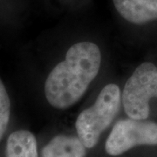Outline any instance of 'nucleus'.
Returning <instances> with one entry per match:
<instances>
[{"label": "nucleus", "mask_w": 157, "mask_h": 157, "mask_svg": "<svg viewBox=\"0 0 157 157\" xmlns=\"http://www.w3.org/2000/svg\"><path fill=\"white\" fill-rule=\"evenodd\" d=\"M152 98H157V67L151 62H144L136 67L125 84L121 94L124 111L129 118L147 120Z\"/></svg>", "instance_id": "7ed1b4c3"}, {"label": "nucleus", "mask_w": 157, "mask_h": 157, "mask_svg": "<svg viewBox=\"0 0 157 157\" xmlns=\"http://www.w3.org/2000/svg\"><path fill=\"white\" fill-rule=\"evenodd\" d=\"M118 13L127 21L142 25L157 20V0H113Z\"/></svg>", "instance_id": "39448f33"}, {"label": "nucleus", "mask_w": 157, "mask_h": 157, "mask_svg": "<svg viewBox=\"0 0 157 157\" xmlns=\"http://www.w3.org/2000/svg\"><path fill=\"white\" fill-rule=\"evenodd\" d=\"M6 157H39L37 140L28 130H17L9 135Z\"/></svg>", "instance_id": "0eeeda50"}, {"label": "nucleus", "mask_w": 157, "mask_h": 157, "mask_svg": "<svg viewBox=\"0 0 157 157\" xmlns=\"http://www.w3.org/2000/svg\"><path fill=\"white\" fill-rule=\"evenodd\" d=\"M11 113V102L5 85L0 78V140L6 133Z\"/></svg>", "instance_id": "6e6552de"}, {"label": "nucleus", "mask_w": 157, "mask_h": 157, "mask_svg": "<svg viewBox=\"0 0 157 157\" xmlns=\"http://www.w3.org/2000/svg\"><path fill=\"white\" fill-rule=\"evenodd\" d=\"M86 147L78 137L59 135L54 136L41 151L42 157H85Z\"/></svg>", "instance_id": "423d86ee"}, {"label": "nucleus", "mask_w": 157, "mask_h": 157, "mask_svg": "<svg viewBox=\"0 0 157 157\" xmlns=\"http://www.w3.org/2000/svg\"><path fill=\"white\" fill-rule=\"evenodd\" d=\"M121 103L117 85L105 86L93 106L83 110L76 120L75 128L79 140L86 148L95 146L102 133L115 118Z\"/></svg>", "instance_id": "f03ea898"}, {"label": "nucleus", "mask_w": 157, "mask_h": 157, "mask_svg": "<svg viewBox=\"0 0 157 157\" xmlns=\"http://www.w3.org/2000/svg\"><path fill=\"white\" fill-rule=\"evenodd\" d=\"M157 145V123L133 118L119 121L105 144L109 155L118 156L137 146Z\"/></svg>", "instance_id": "20e7f679"}, {"label": "nucleus", "mask_w": 157, "mask_h": 157, "mask_svg": "<svg viewBox=\"0 0 157 157\" xmlns=\"http://www.w3.org/2000/svg\"><path fill=\"white\" fill-rule=\"evenodd\" d=\"M101 64V50L94 43L84 41L72 45L66 59L54 67L45 80L48 103L57 109L73 106L98 75Z\"/></svg>", "instance_id": "f257e3e1"}]
</instances>
